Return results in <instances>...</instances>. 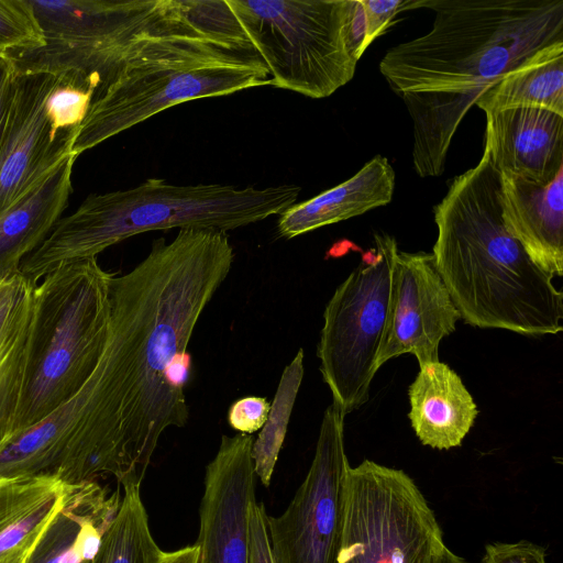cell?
Wrapping results in <instances>:
<instances>
[{"label": "cell", "mask_w": 563, "mask_h": 563, "mask_svg": "<svg viewBox=\"0 0 563 563\" xmlns=\"http://www.w3.org/2000/svg\"><path fill=\"white\" fill-rule=\"evenodd\" d=\"M265 505L254 499L247 512V562L275 563L267 530Z\"/></svg>", "instance_id": "83f0119b"}, {"label": "cell", "mask_w": 563, "mask_h": 563, "mask_svg": "<svg viewBox=\"0 0 563 563\" xmlns=\"http://www.w3.org/2000/svg\"><path fill=\"white\" fill-rule=\"evenodd\" d=\"M478 563H548L545 549L528 540L494 542L485 547Z\"/></svg>", "instance_id": "f1b7e54d"}, {"label": "cell", "mask_w": 563, "mask_h": 563, "mask_svg": "<svg viewBox=\"0 0 563 563\" xmlns=\"http://www.w3.org/2000/svg\"><path fill=\"white\" fill-rule=\"evenodd\" d=\"M460 319L432 254L398 250L378 369L390 358L408 353L416 356L419 366L440 361V342L455 331Z\"/></svg>", "instance_id": "8fae6325"}, {"label": "cell", "mask_w": 563, "mask_h": 563, "mask_svg": "<svg viewBox=\"0 0 563 563\" xmlns=\"http://www.w3.org/2000/svg\"><path fill=\"white\" fill-rule=\"evenodd\" d=\"M71 153L0 213V276L20 272L24 258L48 236L71 192Z\"/></svg>", "instance_id": "ac0fdd59"}, {"label": "cell", "mask_w": 563, "mask_h": 563, "mask_svg": "<svg viewBox=\"0 0 563 563\" xmlns=\"http://www.w3.org/2000/svg\"><path fill=\"white\" fill-rule=\"evenodd\" d=\"M366 18L361 0H344L343 37L351 57L358 62L367 48Z\"/></svg>", "instance_id": "1f68e13d"}, {"label": "cell", "mask_w": 563, "mask_h": 563, "mask_svg": "<svg viewBox=\"0 0 563 563\" xmlns=\"http://www.w3.org/2000/svg\"><path fill=\"white\" fill-rule=\"evenodd\" d=\"M485 114L484 152L499 173L545 185L563 169V115L538 108Z\"/></svg>", "instance_id": "5bb4252c"}, {"label": "cell", "mask_w": 563, "mask_h": 563, "mask_svg": "<svg viewBox=\"0 0 563 563\" xmlns=\"http://www.w3.org/2000/svg\"><path fill=\"white\" fill-rule=\"evenodd\" d=\"M271 404L264 397L249 396L233 402L228 412V422L240 433L252 434L262 429L267 420Z\"/></svg>", "instance_id": "f546056e"}, {"label": "cell", "mask_w": 563, "mask_h": 563, "mask_svg": "<svg viewBox=\"0 0 563 563\" xmlns=\"http://www.w3.org/2000/svg\"><path fill=\"white\" fill-rule=\"evenodd\" d=\"M475 104L484 112L538 108L563 115V42L534 53L488 88Z\"/></svg>", "instance_id": "603a6c76"}, {"label": "cell", "mask_w": 563, "mask_h": 563, "mask_svg": "<svg viewBox=\"0 0 563 563\" xmlns=\"http://www.w3.org/2000/svg\"><path fill=\"white\" fill-rule=\"evenodd\" d=\"M441 563H467L463 558L453 553L448 547L443 553Z\"/></svg>", "instance_id": "d590c367"}, {"label": "cell", "mask_w": 563, "mask_h": 563, "mask_svg": "<svg viewBox=\"0 0 563 563\" xmlns=\"http://www.w3.org/2000/svg\"><path fill=\"white\" fill-rule=\"evenodd\" d=\"M432 9L424 35L389 48L379 70L399 93L475 101L538 51L563 42V0H415Z\"/></svg>", "instance_id": "277c9868"}, {"label": "cell", "mask_w": 563, "mask_h": 563, "mask_svg": "<svg viewBox=\"0 0 563 563\" xmlns=\"http://www.w3.org/2000/svg\"><path fill=\"white\" fill-rule=\"evenodd\" d=\"M251 434L222 435L206 467L198 563L247 562V512L255 499Z\"/></svg>", "instance_id": "7c38bea8"}, {"label": "cell", "mask_w": 563, "mask_h": 563, "mask_svg": "<svg viewBox=\"0 0 563 563\" xmlns=\"http://www.w3.org/2000/svg\"><path fill=\"white\" fill-rule=\"evenodd\" d=\"M16 71L11 59L0 54V140L11 111L16 82Z\"/></svg>", "instance_id": "d6a6232c"}, {"label": "cell", "mask_w": 563, "mask_h": 563, "mask_svg": "<svg viewBox=\"0 0 563 563\" xmlns=\"http://www.w3.org/2000/svg\"><path fill=\"white\" fill-rule=\"evenodd\" d=\"M98 482L66 485L63 506L27 563H92L121 503Z\"/></svg>", "instance_id": "2e32d148"}, {"label": "cell", "mask_w": 563, "mask_h": 563, "mask_svg": "<svg viewBox=\"0 0 563 563\" xmlns=\"http://www.w3.org/2000/svg\"><path fill=\"white\" fill-rule=\"evenodd\" d=\"M93 93V87L81 74L66 70L56 75L46 100V112L54 132L73 142V145L88 113Z\"/></svg>", "instance_id": "484cf974"}, {"label": "cell", "mask_w": 563, "mask_h": 563, "mask_svg": "<svg viewBox=\"0 0 563 563\" xmlns=\"http://www.w3.org/2000/svg\"><path fill=\"white\" fill-rule=\"evenodd\" d=\"M395 178L388 159L376 155L347 180L286 209L279 214L278 234L291 239L386 206L394 195Z\"/></svg>", "instance_id": "ffe728a7"}, {"label": "cell", "mask_w": 563, "mask_h": 563, "mask_svg": "<svg viewBox=\"0 0 563 563\" xmlns=\"http://www.w3.org/2000/svg\"><path fill=\"white\" fill-rule=\"evenodd\" d=\"M396 240L375 235V247L336 287L323 312L317 349L320 372L344 415L363 406L378 371L377 356L387 321Z\"/></svg>", "instance_id": "9c48e42d"}, {"label": "cell", "mask_w": 563, "mask_h": 563, "mask_svg": "<svg viewBox=\"0 0 563 563\" xmlns=\"http://www.w3.org/2000/svg\"><path fill=\"white\" fill-rule=\"evenodd\" d=\"M161 0H29L45 45L103 41L146 21Z\"/></svg>", "instance_id": "d6986e66"}, {"label": "cell", "mask_w": 563, "mask_h": 563, "mask_svg": "<svg viewBox=\"0 0 563 563\" xmlns=\"http://www.w3.org/2000/svg\"><path fill=\"white\" fill-rule=\"evenodd\" d=\"M301 188L279 185L257 188L224 184L175 185L148 178L140 185L88 196L79 208L54 225L27 255L20 273L33 283L56 267L96 257L133 235L168 229L229 231L282 214Z\"/></svg>", "instance_id": "5b68a950"}, {"label": "cell", "mask_w": 563, "mask_h": 563, "mask_svg": "<svg viewBox=\"0 0 563 563\" xmlns=\"http://www.w3.org/2000/svg\"><path fill=\"white\" fill-rule=\"evenodd\" d=\"M408 396L411 427L419 441L432 449L460 446L478 413L461 377L440 361L420 366Z\"/></svg>", "instance_id": "e0dca14e"}, {"label": "cell", "mask_w": 563, "mask_h": 563, "mask_svg": "<svg viewBox=\"0 0 563 563\" xmlns=\"http://www.w3.org/2000/svg\"><path fill=\"white\" fill-rule=\"evenodd\" d=\"M500 173L483 152L434 207L437 272L465 323L528 336L563 330V295L508 232Z\"/></svg>", "instance_id": "3957f363"}, {"label": "cell", "mask_w": 563, "mask_h": 563, "mask_svg": "<svg viewBox=\"0 0 563 563\" xmlns=\"http://www.w3.org/2000/svg\"><path fill=\"white\" fill-rule=\"evenodd\" d=\"M501 216L508 232L552 277L563 275V169L545 185L500 173Z\"/></svg>", "instance_id": "9a60e30c"}, {"label": "cell", "mask_w": 563, "mask_h": 563, "mask_svg": "<svg viewBox=\"0 0 563 563\" xmlns=\"http://www.w3.org/2000/svg\"><path fill=\"white\" fill-rule=\"evenodd\" d=\"M233 247L224 231L180 229L110 283L104 351L64 405L20 433L24 450L66 485L112 476L141 486L163 432L189 418L187 352L205 308L227 278Z\"/></svg>", "instance_id": "6da1fadb"}, {"label": "cell", "mask_w": 563, "mask_h": 563, "mask_svg": "<svg viewBox=\"0 0 563 563\" xmlns=\"http://www.w3.org/2000/svg\"><path fill=\"white\" fill-rule=\"evenodd\" d=\"M46 528L31 540H29L26 543H24L22 547L13 551L11 554L7 555L3 560L0 561V563H27L30 555L44 534Z\"/></svg>", "instance_id": "e575fe53"}, {"label": "cell", "mask_w": 563, "mask_h": 563, "mask_svg": "<svg viewBox=\"0 0 563 563\" xmlns=\"http://www.w3.org/2000/svg\"><path fill=\"white\" fill-rule=\"evenodd\" d=\"M198 545L194 544L173 552H163L156 563H198Z\"/></svg>", "instance_id": "836d02e7"}, {"label": "cell", "mask_w": 563, "mask_h": 563, "mask_svg": "<svg viewBox=\"0 0 563 563\" xmlns=\"http://www.w3.org/2000/svg\"><path fill=\"white\" fill-rule=\"evenodd\" d=\"M262 86L268 69L224 0H162L95 93L71 152L174 106Z\"/></svg>", "instance_id": "7a4b0ae2"}, {"label": "cell", "mask_w": 563, "mask_h": 563, "mask_svg": "<svg viewBox=\"0 0 563 563\" xmlns=\"http://www.w3.org/2000/svg\"><path fill=\"white\" fill-rule=\"evenodd\" d=\"M344 412L332 401L324 410L310 468L286 510L267 516L275 563H336L345 477Z\"/></svg>", "instance_id": "30bf717a"}, {"label": "cell", "mask_w": 563, "mask_h": 563, "mask_svg": "<svg viewBox=\"0 0 563 563\" xmlns=\"http://www.w3.org/2000/svg\"><path fill=\"white\" fill-rule=\"evenodd\" d=\"M112 276L92 257L63 264L35 285L25 382L12 435L64 405L96 368L109 336Z\"/></svg>", "instance_id": "8992f818"}, {"label": "cell", "mask_w": 563, "mask_h": 563, "mask_svg": "<svg viewBox=\"0 0 563 563\" xmlns=\"http://www.w3.org/2000/svg\"><path fill=\"white\" fill-rule=\"evenodd\" d=\"M366 18V45L378 37L401 11L413 9L415 0H361Z\"/></svg>", "instance_id": "4dcf8cb0"}, {"label": "cell", "mask_w": 563, "mask_h": 563, "mask_svg": "<svg viewBox=\"0 0 563 563\" xmlns=\"http://www.w3.org/2000/svg\"><path fill=\"white\" fill-rule=\"evenodd\" d=\"M65 493L54 475L0 478V561L52 522Z\"/></svg>", "instance_id": "7402d4cb"}, {"label": "cell", "mask_w": 563, "mask_h": 563, "mask_svg": "<svg viewBox=\"0 0 563 563\" xmlns=\"http://www.w3.org/2000/svg\"><path fill=\"white\" fill-rule=\"evenodd\" d=\"M224 1L267 67L271 86L320 99L354 77L344 0Z\"/></svg>", "instance_id": "52a82bcc"}, {"label": "cell", "mask_w": 563, "mask_h": 563, "mask_svg": "<svg viewBox=\"0 0 563 563\" xmlns=\"http://www.w3.org/2000/svg\"><path fill=\"white\" fill-rule=\"evenodd\" d=\"M56 75H18L9 119L0 140V213L67 155L73 142L58 136L46 112Z\"/></svg>", "instance_id": "4fadbf2b"}, {"label": "cell", "mask_w": 563, "mask_h": 563, "mask_svg": "<svg viewBox=\"0 0 563 563\" xmlns=\"http://www.w3.org/2000/svg\"><path fill=\"white\" fill-rule=\"evenodd\" d=\"M35 285L20 272L0 283V446L13 433L23 394Z\"/></svg>", "instance_id": "44dd1931"}, {"label": "cell", "mask_w": 563, "mask_h": 563, "mask_svg": "<svg viewBox=\"0 0 563 563\" xmlns=\"http://www.w3.org/2000/svg\"><path fill=\"white\" fill-rule=\"evenodd\" d=\"M119 510L92 563H156L163 552L148 526L139 486H125Z\"/></svg>", "instance_id": "cb8c5ba5"}, {"label": "cell", "mask_w": 563, "mask_h": 563, "mask_svg": "<svg viewBox=\"0 0 563 563\" xmlns=\"http://www.w3.org/2000/svg\"><path fill=\"white\" fill-rule=\"evenodd\" d=\"M45 45L29 0H0V54L32 51Z\"/></svg>", "instance_id": "4316f807"}, {"label": "cell", "mask_w": 563, "mask_h": 563, "mask_svg": "<svg viewBox=\"0 0 563 563\" xmlns=\"http://www.w3.org/2000/svg\"><path fill=\"white\" fill-rule=\"evenodd\" d=\"M303 377V350L284 368L267 420L252 445L254 473L268 487L284 440L290 415Z\"/></svg>", "instance_id": "d4e9b609"}, {"label": "cell", "mask_w": 563, "mask_h": 563, "mask_svg": "<svg viewBox=\"0 0 563 563\" xmlns=\"http://www.w3.org/2000/svg\"><path fill=\"white\" fill-rule=\"evenodd\" d=\"M437 517L402 470L371 460L349 466L336 563H441Z\"/></svg>", "instance_id": "ba28073f"}, {"label": "cell", "mask_w": 563, "mask_h": 563, "mask_svg": "<svg viewBox=\"0 0 563 563\" xmlns=\"http://www.w3.org/2000/svg\"><path fill=\"white\" fill-rule=\"evenodd\" d=\"M3 278H4V277H1V276H0V283L3 280Z\"/></svg>", "instance_id": "8d00e7d4"}]
</instances>
